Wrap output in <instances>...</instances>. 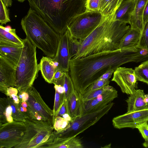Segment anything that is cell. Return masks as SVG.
<instances>
[{
  "instance_id": "7bdbcfd3",
  "label": "cell",
  "mask_w": 148,
  "mask_h": 148,
  "mask_svg": "<svg viewBox=\"0 0 148 148\" xmlns=\"http://www.w3.org/2000/svg\"><path fill=\"white\" fill-rule=\"evenodd\" d=\"M66 113H67V111L65 104L64 102L60 108L57 117L58 116H62L63 115Z\"/></svg>"
},
{
  "instance_id": "836d02e7",
  "label": "cell",
  "mask_w": 148,
  "mask_h": 148,
  "mask_svg": "<svg viewBox=\"0 0 148 148\" xmlns=\"http://www.w3.org/2000/svg\"><path fill=\"white\" fill-rule=\"evenodd\" d=\"M137 46L145 49L148 51V21L144 25L141 33L140 40Z\"/></svg>"
},
{
  "instance_id": "9a60e30c",
  "label": "cell",
  "mask_w": 148,
  "mask_h": 148,
  "mask_svg": "<svg viewBox=\"0 0 148 148\" xmlns=\"http://www.w3.org/2000/svg\"><path fill=\"white\" fill-rule=\"evenodd\" d=\"M118 96L117 91L114 89L100 95L95 99L84 101L83 114L105 106L111 102Z\"/></svg>"
},
{
  "instance_id": "5b68a950",
  "label": "cell",
  "mask_w": 148,
  "mask_h": 148,
  "mask_svg": "<svg viewBox=\"0 0 148 148\" xmlns=\"http://www.w3.org/2000/svg\"><path fill=\"white\" fill-rule=\"evenodd\" d=\"M36 47L27 37L24 39L22 54L16 67L15 87L18 92H27L38 77L39 69Z\"/></svg>"
},
{
  "instance_id": "4316f807",
  "label": "cell",
  "mask_w": 148,
  "mask_h": 148,
  "mask_svg": "<svg viewBox=\"0 0 148 148\" xmlns=\"http://www.w3.org/2000/svg\"><path fill=\"white\" fill-rule=\"evenodd\" d=\"M61 85L64 90V102L66 107L69 99L75 90L72 79L68 72H64Z\"/></svg>"
},
{
  "instance_id": "44dd1931",
  "label": "cell",
  "mask_w": 148,
  "mask_h": 148,
  "mask_svg": "<svg viewBox=\"0 0 148 148\" xmlns=\"http://www.w3.org/2000/svg\"><path fill=\"white\" fill-rule=\"evenodd\" d=\"M135 5V0H124L116 10L114 20L129 23Z\"/></svg>"
},
{
  "instance_id": "cb8c5ba5",
  "label": "cell",
  "mask_w": 148,
  "mask_h": 148,
  "mask_svg": "<svg viewBox=\"0 0 148 148\" xmlns=\"http://www.w3.org/2000/svg\"><path fill=\"white\" fill-rule=\"evenodd\" d=\"M141 32L131 27L122 38L119 46L120 49L133 47L137 46Z\"/></svg>"
},
{
  "instance_id": "ba28073f",
  "label": "cell",
  "mask_w": 148,
  "mask_h": 148,
  "mask_svg": "<svg viewBox=\"0 0 148 148\" xmlns=\"http://www.w3.org/2000/svg\"><path fill=\"white\" fill-rule=\"evenodd\" d=\"M105 18L100 12L86 11L75 17L67 29L72 37L83 41Z\"/></svg>"
},
{
  "instance_id": "8992f818",
  "label": "cell",
  "mask_w": 148,
  "mask_h": 148,
  "mask_svg": "<svg viewBox=\"0 0 148 148\" xmlns=\"http://www.w3.org/2000/svg\"><path fill=\"white\" fill-rule=\"evenodd\" d=\"M114 103L111 102L106 106L93 111L71 119L69 127L60 132H53L49 139L57 137L66 138L76 136L94 125L107 114Z\"/></svg>"
},
{
  "instance_id": "6da1fadb",
  "label": "cell",
  "mask_w": 148,
  "mask_h": 148,
  "mask_svg": "<svg viewBox=\"0 0 148 148\" xmlns=\"http://www.w3.org/2000/svg\"><path fill=\"white\" fill-rule=\"evenodd\" d=\"M148 60L140 48L136 47L102 52L85 57L72 58L69 64V74L75 90L82 95L86 89L102 75L129 62Z\"/></svg>"
},
{
  "instance_id": "2e32d148",
  "label": "cell",
  "mask_w": 148,
  "mask_h": 148,
  "mask_svg": "<svg viewBox=\"0 0 148 148\" xmlns=\"http://www.w3.org/2000/svg\"><path fill=\"white\" fill-rule=\"evenodd\" d=\"M84 147L80 138L76 136L49 139L38 148H83Z\"/></svg>"
},
{
  "instance_id": "b9f144b4",
  "label": "cell",
  "mask_w": 148,
  "mask_h": 148,
  "mask_svg": "<svg viewBox=\"0 0 148 148\" xmlns=\"http://www.w3.org/2000/svg\"><path fill=\"white\" fill-rule=\"evenodd\" d=\"M148 21V1L146 4L143 16V21L144 27Z\"/></svg>"
},
{
  "instance_id": "8d00e7d4",
  "label": "cell",
  "mask_w": 148,
  "mask_h": 148,
  "mask_svg": "<svg viewBox=\"0 0 148 148\" xmlns=\"http://www.w3.org/2000/svg\"><path fill=\"white\" fill-rule=\"evenodd\" d=\"M148 122H146L137 125V128L145 140L143 146L148 147Z\"/></svg>"
},
{
  "instance_id": "e575fe53",
  "label": "cell",
  "mask_w": 148,
  "mask_h": 148,
  "mask_svg": "<svg viewBox=\"0 0 148 148\" xmlns=\"http://www.w3.org/2000/svg\"><path fill=\"white\" fill-rule=\"evenodd\" d=\"M0 0V23L2 25L6 24L11 21L9 16V10L2 0Z\"/></svg>"
},
{
  "instance_id": "ab89813d",
  "label": "cell",
  "mask_w": 148,
  "mask_h": 148,
  "mask_svg": "<svg viewBox=\"0 0 148 148\" xmlns=\"http://www.w3.org/2000/svg\"><path fill=\"white\" fill-rule=\"evenodd\" d=\"M114 71V70H112L107 72L102 75L99 79L103 80H109Z\"/></svg>"
},
{
  "instance_id": "f1b7e54d",
  "label": "cell",
  "mask_w": 148,
  "mask_h": 148,
  "mask_svg": "<svg viewBox=\"0 0 148 148\" xmlns=\"http://www.w3.org/2000/svg\"><path fill=\"white\" fill-rule=\"evenodd\" d=\"M114 89L113 87L109 85L100 88L90 92L86 95H82L83 100L85 101L93 99Z\"/></svg>"
},
{
  "instance_id": "7a4b0ae2",
  "label": "cell",
  "mask_w": 148,
  "mask_h": 148,
  "mask_svg": "<svg viewBox=\"0 0 148 148\" xmlns=\"http://www.w3.org/2000/svg\"><path fill=\"white\" fill-rule=\"evenodd\" d=\"M114 15L105 18L82 42L73 58H78L105 51L119 49L121 40L130 29L127 23L114 20Z\"/></svg>"
},
{
  "instance_id": "7dc6e473",
  "label": "cell",
  "mask_w": 148,
  "mask_h": 148,
  "mask_svg": "<svg viewBox=\"0 0 148 148\" xmlns=\"http://www.w3.org/2000/svg\"><path fill=\"white\" fill-rule=\"evenodd\" d=\"M16 0L17 1H19L20 2H23L24 1H25V0Z\"/></svg>"
},
{
  "instance_id": "ee69618b",
  "label": "cell",
  "mask_w": 148,
  "mask_h": 148,
  "mask_svg": "<svg viewBox=\"0 0 148 148\" xmlns=\"http://www.w3.org/2000/svg\"><path fill=\"white\" fill-rule=\"evenodd\" d=\"M23 96L22 101L26 102L29 98V95L27 92H20Z\"/></svg>"
},
{
  "instance_id": "4fadbf2b",
  "label": "cell",
  "mask_w": 148,
  "mask_h": 148,
  "mask_svg": "<svg viewBox=\"0 0 148 148\" xmlns=\"http://www.w3.org/2000/svg\"><path fill=\"white\" fill-rule=\"evenodd\" d=\"M69 35L67 29L65 33L60 36L57 51L55 56L52 58L53 60L59 64L58 69L64 72L69 71V64L71 58L69 46Z\"/></svg>"
},
{
  "instance_id": "8fae6325",
  "label": "cell",
  "mask_w": 148,
  "mask_h": 148,
  "mask_svg": "<svg viewBox=\"0 0 148 148\" xmlns=\"http://www.w3.org/2000/svg\"><path fill=\"white\" fill-rule=\"evenodd\" d=\"M148 122V108L127 112L114 117L112 120L114 127L118 129L136 128V126Z\"/></svg>"
},
{
  "instance_id": "1f68e13d",
  "label": "cell",
  "mask_w": 148,
  "mask_h": 148,
  "mask_svg": "<svg viewBox=\"0 0 148 148\" xmlns=\"http://www.w3.org/2000/svg\"><path fill=\"white\" fill-rule=\"evenodd\" d=\"M70 126V121L60 116L56 117L53 123L54 129L57 132L62 131L69 128Z\"/></svg>"
},
{
  "instance_id": "3957f363",
  "label": "cell",
  "mask_w": 148,
  "mask_h": 148,
  "mask_svg": "<svg viewBox=\"0 0 148 148\" xmlns=\"http://www.w3.org/2000/svg\"><path fill=\"white\" fill-rule=\"evenodd\" d=\"M34 10L60 36L73 19L86 11V0H27Z\"/></svg>"
},
{
  "instance_id": "74e56055",
  "label": "cell",
  "mask_w": 148,
  "mask_h": 148,
  "mask_svg": "<svg viewBox=\"0 0 148 148\" xmlns=\"http://www.w3.org/2000/svg\"><path fill=\"white\" fill-rule=\"evenodd\" d=\"M101 0H86V11L100 12Z\"/></svg>"
},
{
  "instance_id": "52a82bcc",
  "label": "cell",
  "mask_w": 148,
  "mask_h": 148,
  "mask_svg": "<svg viewBox=\"0 0 148 148\" xmlns=\"http://www.w3.org/2000/svg\"><path fill=\"white\" fill-rule=\"evenodd\" d=\"M25 132L21 143L15 148H38L46 142L53 132V123L45 121L26 119Z\"/></svg>"
},
{
  "instance_id": "9c48e42d",
  "label": "cell",
  "mask_w": 148,
  "mask_h": 148,
  "mask_svg": "<svg viewBox=\"0 0 148 148\" xmlns=\"http://www.w3.org/2000/svg\"><path fill=\"white\" fill-rule=\"evenodd\" d=\"M25 131L23 122L14 121L0 125V148H15L22 142Z\"/></svg>"
},
{
  "instance_id": "d6986e66",
  "label": "cell",
  "mask_w": 148,
  "mask_h": 148,
  "mask_svg": "<svg viewBox=\"0 0 148 148\" xmlns=\"http://www.w3.org/2000/svg\"><path fill=\"white\" fill-rule=\"evenodd\" d=\"M148 1V0H135L134 9L129 23L132 28L136 29L141 33L144 27L143 13Z\"/></svg>"
},
{
  "instance_id": "f6af8a7d",
  "label": "cell",
  "mask_w": 148,
  "mask_h": 148,
  "mask_svg": "<svg viewBox=\"0 0 148 148\" xmlns=\"http://www.w3.org/2000/svg\"><path fill=\"white\" fill-rule=\"evenodd\" d=\"M7 7H11L12 5V0H1Z\"/></svg>"
},
{
  "instance_id": "484cf974",
  "label": "cell",
  "mask_w": 148,
  "mask_h": 148,
  "mask_svg": "<svg viewBox=\"0 0 148 148\" xmlns=\"http://www.w3.org/2000/svg\"><path fill=\"white\" fill-rule=\"evenodd\" d=\"M14 121L12 109L7 97L0 98V125Z\"/></svg>"
},
{
  "instance_id": "d590c367",
  "label": "cell",
  "mask_w": 148,
  "mask_h": 148,
  "mask_svg": "<svg viewBox=\"0 0 148 148\" xmlns=\"http://www.w3.org/2000/svg\"><path fill=\"white\" fill-rule=\"evenodd\" d=\"M110 81L98 79L89 86L86 90L83 95H86L92 91L100 88L109 85Z\"/></svg>"
},
{
  "instance_id": "4dcf8cb0",
  "label": "cell",
  "mask_w": 148,
  "mask_h": 148,
  "mask_svg": "<svg viewBox=\"0 0 148 148\" xmlns=\"http://www.w3.org/2000/svg\"><path fill=\"white\" fill-rule=\"evenodd\" d=\"M65 101L64 93H61L55 90L54 102L53 108V124L62 105Z\"/></svg>"
},
{
  "instance_id": "60d3db41",
  "label": "cell",
  "mask_w": 148,
  "mask_h": 148,
  "mask_svg": "<svg viewBox=\"0 0 148 148\" xmlns=\"http://www.w3.org/2000/svg\"><path fill=\"white\" fill-rule=\"evenodd\" d=\"M64 73V72L59 70H57L54 75L52 83L62 77Z\"/></svg>"
},
{
  "instance_id": "d4e9b609",
  "label": "cell",
  "mask_w": 148,
  "mask_h": 148,
  "mask_svg": "<svg viewBox=\"0 0 148 148\" xmlns=\"http://www.w3.org/2000/svg\"><path fill=\"white\" fill-rule=\"evenodd\" d=\"M124 0H101L99 12L105 18L114 15L122 2Z\"/></svg>"
},
{
  "instance_id": "7c38bea8",
  "label": "cell",
  "mask_w": 148,
  "mask_h": 148,
  "mask_svg": "<svg viewBox=\"0 0 148 148\" xmlns=\"http://www.w3.org/2000/svg\"><path fill=\"white\" fill-rule=\"evenodd\" d=\"M111 81L117 84L123 93L129 95L132 94L137 86L134 70L131 68L118 67L113 73Z\"/></svg>"
},
{
  "instance_id": "ffe728a7",
  "label": "cell",
  "mask_w": 148,
  "mask_h": 148,
  "mask_svg": "<svg viewBox=\"0 0 148 148\" xmlns=\"http://www.w3.org/2000/svg\"><path fill=\"white\" fill-rule=\"evenodd\" d=\"M83 103L82 95L75 90L66 107L67 114L71 119L83 114Z\"/></svg>"
},
{
  "instance_id": "7402d4cb",
  "label": "cell",
  "mask_w": 148,
  "mask_h": 148,
  "mask_svg": "<svg viewBox=\"0 0 148 148\" xmlns=\"http://www.w3.org/2000/svg\"><path fill=\"white\" fill-rule=\"evenodd\" d=\"M38 65L39 70L45 80L49 83L52 84L54 75L57 69L52 58L43 57Z\"/></svg>"
},
{
  "instance_id": "bcb514c9",
  "label": "cell",
  "mask_w": 148,
  "mask_h": 148,
  "mask_svg": "<svg viewBox=\"0 0 148 148\" xmlns=\"http://www.w3.org/2000/svg\"><path fill=\"white\" fill-rule=\"evenodd\" d=\"M11 99L16 104H18L20 102V101L18 95L14 96Z\"/></svg>"
},
{
  "instance_id": "83f0119b",
  "label": "cell",
  "mask_w": 148,
  "mask_h": 148,
  "mask_svg": "<svg viewBox=\"0 0 148 148\" xmlns=\"http://www.w3.org/2000/svg\"><path fill=\"white\" fill-rule=\"evenodd\" d=\"M134 70L137 81L148 84V60L143 62Z\"/></svg>"
},
{
  "instance_id": "e0dca14e",
  "label": "cell",
  "mask_w": 148,
  "mask_h": 148,
  "mask_svg": "<svg viewBox=\"0 0 148 148\" xmlns=\"http://www.w3.org/2000/svg\"><path fill=\"white\" fill-rule=\"evenodd\" d=\"M127 112L140 110L148 108V94L144 90L136 89L126 100Z\"/></svg>"
},
{
  "instance_id": "277c9868",
  "label": "cell",
  "mask_w": 148,
  "mask_h": 148,
  "mask_svg": "<svg viewBox=\"0 0 148 148\" xmlns=\"http://www.w3.org/2000/svg\"><path fill=\"white\" fill-rule=\"evenodd\" d=\"M21 24L26 37L47 56H55L60 36L30 7Z\"/></svg>"
},
{
  "instance_id": "f35d334b",
  "label": "cell",
  "mask_w": 148,
  "mask_h": 148,
  "mask_svg": "<svg viewBox=\"0 0 148 148\" xmlns=\"http://www.w3.org/2000/svg\"><path fill=\"white\" fill-rule=\"evenodd\" d=\"M18 93V90L16 88L10 86L7 88L6 95L12 98L14 96L17 95Z\"/></svg>"
},
{
  "instance_id": "30bf717a",
  "label": "cell",
  "mask_w": 148,
  "mask_h": 148,
  "mask_svg": "<svg viewBox=\"0 0 148 148\" xmlns=\"http://www.w3.org/2000/svg\"><path fill=\"white\" fill-rule=\"evenodd\" d=\"M27 92L29 98L26 102L29 119L47 121L53 123V111L45 103L39 93L33 86Z\"/></svg>"
},
{
  "instance_id": "5bb4252c",
  "label": "cell",
  "mask_w": 148,
  "mask_h": 148,
  "mask_svg": "<svg viewBox=\"0 0 148 148\" xmlns=\"http://www.w3.org/2000/svg\"><path fill=\"white\" fill-rule=\"evenodd\" d=\"M16 67L0 55V91L6 95L7 88L15 86Z\"/></svg>"
},
{
  "instance_id": "f546056e",
  "label": "cell",
  "mask_w": 148,
  "mask_h": 148,
  "mask_svg": "<svg viewBox=\"0 0 148 148\" xmlns=\"http://www.w3.org/2000/svg\"><path fill=\"white\" fill-rule=\"evenodd\" d=\"M7 98L12 108V116L14 121L24 122L26 119L20 111L18 104L15 103L11 98L9 97H7Z\"/></svg>"
},
{
  "instance_id": "ac0fdd59",
  "label": "cell",
  "mask_w": 148,
  "mask_h": 148,
  "mask_svg": "<svg viewBox=\"0 0 148 148\" xmlns=\"http://www.w3.org/2000/svg\"><path fill=\"white\" fill-rule=\"evenodd\" d=\"M23 45L24 39L17 35L15 29L0 25V45L23 47Z\"/></svg>"
},
{
  "instance_id": "603a6c76",
  "label": "cell",
  "mask_w": 148,
  "mask_h": 148,
  "mask_svg": "<svg viewBox=\"0 0 148 148\" xmlns=\"http://www.w3.org/2000/svg\"><path fill=\"white\" fill-rule=\"evenodd\" d=\"M23 47L0 45V55L16 67L21 57Z\"/></svg>"
},
{
  "instance_id": "d6a6232c",
  "label": "cell",
  "mask_w": 148,
  "mask_h": 148,
  "mask_svg": "<svg viewBox=\"0 0 148 148\" xmlns=\"http://www.w3.org/2000/svg\"><path fill=\"white\" fill-rule=\"evenodd\" d=\"M69 33L70 51L71 57V58H72L77 54L82 45L83 40L78 39L72 37L69 32Z\"/></svg>"
}]
</instances>
